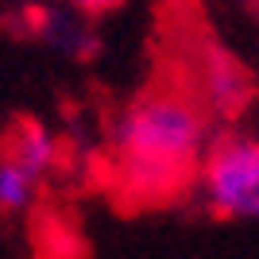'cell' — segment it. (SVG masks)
Here are the masks:
<instances>
[{
	"label": "cell",
	"mask_w": 259,
	"mask_h": 259,
	"mask_svg": "<svg viewBox=\"0 0 259 259\" xmlns=\"http://www.w3.org/2000/svg\"><path fill=\"white\" fill-rule=\"evenodd\" d=\"M35 190H39V178L31 170H23L16 159L0 155V209L4 213H20V209L31 205Z\"/></svg>",
	"instance_id": "8992f818"
},
{
	"label": "cell",
	"mask_w": 259,
	"mask_h": 259,
	"mask_svg": "<svg viewBox=\"0 0 259 259\" xmlns=\"http://www.w3.org/2000/svg\"><path fill=\"white\" fill-rule=\"evenodd\" d=\"M209 143V116L190 93L147 89L112 128V166L124 201L166 205L197 182Z\"/></svg>",
	"instance_id": "6da1fadb"
},
{
	"label": "cell",
	"mask_w": 259,
	"mask_h": 259,
	"mask_svg": "<svg viewBox=\"0 0 259 259\" xmlns=\"http://www.w3.org/2000/svg\"><path fill=\"white\" fill-rule=\"evenodd\" d=\"M27 31L35 39H43L47 47H54L58 54H70V58H89L97 51V31H93L89 16L66 8V4L31 8L27 12Z\"/></svg>",
	"instance_id": "277c9868"
},
{
	"label": "cell",
	"mask_w": 259,
	"mask_h": 259,
	"mask_svg": "<svg viewBox=\"0 0 259 259\" xmlns=\"http://www.w3.org/2000/svg\"><path fill=\"white\" fill-rule=\"evenodd\" d=\"M194 101L213 120H236L251 101V81L240 70V62H232L228 54H213L201 70V93Z\"/></svg>",
	"instance_id": "3957f363"
},
{
	"label": "cell",
	"mask_w": 259,
	"mask_h": 259,
	"mask_svg": "<svg viewBox=\"0 0 259 259\" xmlns=\"http://www.w3.org/2000/svg\"><path fill=\"white\" fill-rule=\"evenodd\" d=\"M20 4H35V0H20Z\"/></svg>",
	"instance_id": "ba28073f"
},
{
	"label": "cell",
	"mask_w": 259,
	"mask_h": 259,
	"mask_svg": "<svg viewBox=\"0 0 259 259\" xmlns=\"http://www.w3.org/2000/svg\"><path fill=\"white\" fill-rule=\"evenodd\" d=\"M205 205L225 221H259V136L221 132L197 162Z\"/></svg>",
	"instance_id": "7a4b0ae2"
},
{
	"label": "cell",
	"mask_w": 259,
	"mask_h": 259,
	"mask_svg": "<svg viewBox=\"0 0 259 259\" xmlns=\"http://www.w3.org/2000/svg\"><path fill=\"white\" fill-rule=\"evenodd\" d=\"M58 4H66V8H74V12H81V16H108V12H116L124 0H58Z\"/></svg>",
	"instance_id": "52a82bcc"
},
{
	"label": "cell",
	"mask_w": 259,
	"mask_h": 259,
	"mask_svg": "<svg viewBox=\"0 0 259 259\" xmlns=\"http://www.w3.org/2000/svg\"><path fill=\"white\" fill-rule=\"evenodd\" d=\"M4 155L16 159L23 170H31L35 178H43L58 162V140L39 120H16L12 132H8V143H4Z\"/></svg>",
	"instance_id": "5b68a950"
}]
</instances>
